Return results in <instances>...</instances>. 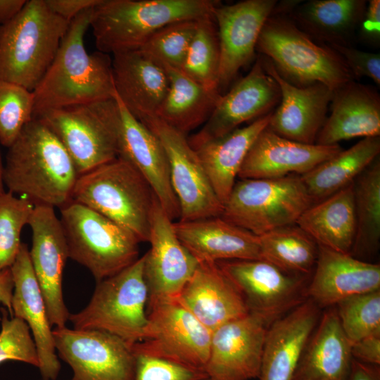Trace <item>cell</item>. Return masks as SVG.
<instances>
[{"label": "cell", "instance_id": "b9f144b4", "mask_svg": "<svg viewBox=\"0 0 380 380\" xmlns=\"http://www.w3.org/2000/svg\"><path fill=\"white\" fill-rule=\"evenodd\" d=\"M32 91L0 80V144L8 148L33 118Z\"/></svg>", "mask_w": 380, "mask_h": 380}, {"label": "cell", "instance_id": "7c38bea8", "mask_svg": "<svg viewBox=\"0 0 380 380\" xmlns=\"http://www.w3.org/2000/svg\"><path fill=\"white\" fill-rule=\"evenodd\" d=\"M140 122L158 137L166 153L172 187L179 205L178 220L220 216L223 205L186 134L156 116Z\"/></svg>", "mask_w": 380, "mask_h": 380}, {"label": "cell", "instance_id": "83f0119b", "mask_svg": "<svg viewBox=\"0 0 380 380\" xmlns=\"http://www.w3.org/2000/svg\"><path fill=\"white\" fill-rule=\"evenodd\" d=\"M182 245L200 262L262 260L259 237L220 216L173 222Z\"/></svg>", "mask_w": 380, "mask_h": 380}, {"label": "cell", "instance_id": "1f68e13d", "mask_svg": "<svg viewBox=\"0 0 380 380\" xmlns=\"http://www.w3.org/2000/svg\"><path fill=\"white\" fill-rule=\"evenodd\" d=\"M367 4L365 0L300 1L288 15L313 40L350 46Z\"/></svg>", "mask_w": 380, "mask_h": 380}, {"label": "cell", "instance_id": "7dc6e473", "mask_svg": "<svg viewBox=\"0 0 380 380\" xmlns=\"http://www.w3.org/2000/svg\"><path fill=\"white\" fill-rule=\"evenodd\" d=\"M361 37L372 43L379 42L380 38V1L371 0L360 25Z\"/></svg>", "mask_w": 380, "mask_h": 380}, {"label": "cell", "instance_id": "f35d334b", "mask_svg": "<svg viewBox=\"0 0 380 380\" xmlns=\"http://www.w3.org/2000/svg\"><path fill=\"white\" fill-rule=\"evenodd\" d=\"M335 305L341 328L351 345L380 334V290L346 298Z\"/></svg>", "mask_w": 380, "mask_h": 380}, {"label": "cell", "instance_id": "f6af8a7d", "mask_svg": "<svg viewBox=\"0 0 380 380\" xmlns=\"http://www.w3.org/2000/svg\"><path fill=\"white\" fill-rule=\"evenodd\" d=\"M344 60L354 78L367 77L380 85V54L350 46L329 45Z\"/></svg>", "mask_w": 380, "mask_h": 380}, {"label": "cell", "instance_id": "8fae6325", "mask_svg": "<svg viewBox=\"0 0 380 380\" xmlns=\"http://www.w3.org/2000/svg\"><path fill=\"white\" fill-rule=\"evenodd\" d=\"M146 312V334L132 347L133 353L205 371L212 331L177 299L148 302Z\"/></svg>", "mask_w": 380, "mask_h": 380}, {"label": "cell", "instance_id": "9a60e30c", "mask_svg": "<svg viewBox=\"0 0 380 380\" xmlns=\"http://www.w3.org/2000/svg\"><path fill=\"white\" fill-rule=\"evenodd\" d=\"M32 231L30 258L44 299L51 327H65L70 313L62 290L63 270L68 258L66 239L54 208L34 205L27 224Z\"/></svg>", "mask_w": 380, "mask_h": 380}, {"label": "cell", "instance_id": "e575fe53", "mask_svg": "<svg viewBox=\"0 0 380 380\" xmlns=\"http://www.w3.org/2000/svg\"><path fill=\"white\" fill-rule=\"evenodd\" d=\"M379 137L363 138L346 150L300 175L313 203L353 183L379 156Z\"/></svg>", "mask_w": 380, "mask_h": 380}, {"label": "cell", "instance_id": "9c48e42d", "mask_svg": "<svg viewBox=\"0 0 380 380\" xmlns=\"http://www.w3.org/2000/svg\"><path fill=\"white\" fill-rule=\"evenodd\" d=\"M34 118L58 139L79 176L118 157L120 110L115 96L47 110Z\"/></svg>", "mask_w": 380, "mask_h": 380}, {"label": "cell", "instance_id": "d6986e66", "mask_svg": "<svg viewBox=\"0 0 380 380\" xmlns=\"http://www.w3.org/2000/svg\"><path fill=\"white\" fill-rule=\"evenodd\" d=\"M279 84L265 70L259 56L249 72L222 94L203 128L193 134L198 139L222 137L243 122L255 120L279 104Z\"/></svg>", "mask_w": 380, "mask_h": 380}, {"label": "cell", "instance_id": "ffe728a7", "mask_svg": "<svg viewBox=\"0 0 380 380\" xmlns=\"http://www.w3.org/2000/svg\"><path fill=\"white\" fill-rule=\"evenodd\" d=\"M265 71L279 84V105L272 111L267 127L278 135L314 144L327 118L334 90L322 83L297 86L283 77L273 63L262 56Z\"/></svg>", "mask_w": 380, "mask_h": 380}, {"label": "cell", "instance_id": "4dcf8cb0", "mask_svg": "<svg viewBox=\"0 0 380 380\" xmlns=\"http://www.w3.org/2000/svg\"><path fill=\"white\" fill-rule=\"evenodd\" d=\"M352 360L351 343L331 308L320 317L292 380H347Z\"/></svg>", "mask_w": 380, "mask_h": 380}, {"label": "cell", "instance_id": "f546056e", "mask_svg": "<svg viewBox=\"0 0 380 380\" xmlns=\"http://www.w3.org/2000/svg\"><path fill=\"white\" fill-rule=\"evenodd\" d=\"M272 113L222 137L198 139L191 136L188 139L222 205L232 191L251 146L260 132L267 127Z\"/></svg>", "mask_w": 380, "mask_h": 380}, {"label": "cell", "instance_id": "277c9868", "mask_svg": "<svg viewBox=\"0 0 380 380\" xmlns=\"http://www.w3.org/2000/svg\"><path fill=\"white\" fill-rule=\"evenodd\" d=\"M70 23L45 0H27L13 20L0 25V80L32 91L53 62Z\"/></svg>", "mask_w": 380, "mask_h": 380}, {"label": "cell", "instance_id": "8d00e7d4", "mask_svg": "<svg viewBox=\"0 0 380 380\" xmlns=\"http://www.w3.org/2000/svg\"><path fill=\"white\" fill-rule=\"evenodd\" d=\"M262 260L299 275L311 272L318 255L317 243L297 225L258 236Z\"/></svg>", "mask_w": 380, "mask_h": 380}, {"label": "cell", "instance_id": "d6a6232c", "mask_svg": "<svg viewBox=\"0 0 380 380\" xmlns=\"http://www.w3.org/2000/svg\"><path fill=\"white\" fill-rule=\"evenodd\" d=\"M296 224L318 245L350 254L356 228L353 183L311 205Z\"/></svg>", "mask_w": 380, "mask_h": 380}, {"label": "cell", "instance_id": "52a82bcc", "mask_svg": "<svg viewBox=\"0 0 380 380\" xmlns=\"http://www.w3.org/2000/svg\"><path fill=\"white\" fill-rule=\"evenodd\" d=\"M68 258L87 268L97 281L111 277L139 257V239L129 230L81 203L61 208Z\"/></svg>", "mask_w": 380, "mask_h": 380}, {"label": "cell", "instance_id": "ac0fdd59", "mask_svg": "<svg viewBox=\"0 0 380 380\" xmlns=\"http://www.w3.org/2000/svg\"><path fill=\"white\" fill-rule=\"evenodd\" d=\"M277 3L276 0H245L230 5L220 3L215 7L220 93L253 58L261 30Z\"/></svg>", "mask_w": 380, "mask_h": 380}, {"label": "cell", "instance_id": "30bf717a", "mask_svg": "<svg viewBox=\"0 0 380 380\" xmlns=\"http://www.w3.org/2000/svg\"><path fill=\"white\" fill-rule=\"evenodd\" d=\"M313 201L300 176L241 179L223 204L220 217L260 236L293 225Z\"/></svg>", "mask_w": 380, "mask_h": 380}, {"label": "cell", "instance_id": "3957f363", "mask_svg": "<svg viewBox=\"0 0 380 380\" xmlns=\"http://www.w3.org/2000/svg\"><path fill=\"white\" fill-rule=\"evenodd\" d=\"M214 0H101L90 27L99 51L107 54L139 49L158 30L180 20L213 15Z\"/></svg>", "mask_w": 380, "mask_h": 380}, {"label": "cell", "instance_id": "7a4b0ae2", "mask_svg": "<svg viewBox=\"0 0 380 380\" xmlns=\"http://www.w3.org/2000/svg\"><path fill=\"white\" fill-rule=\"evenodd\" d=\"M79 175L56 135L32 118L8 148L4 170L9 192L34 205L60 209L71 201Z\"/></svg>", "mask_w": 380, "mask_h": 380}, {"label": "cell", "instance_id": "f5cc1de1", "mask_svg": "<svg viewBox=\"0 0 380 380\" xmlns=\"http://www.w3.org/2000/svg\"><path fill=\"white\" fill-rule=\"evenodd\" d=\"M4 164L2 162V158L0 152V194L3 193L4 191Z\"/></svg>", "mask_w": 380, "mask_h": 380}, {"label": "cell", "instance_id": "6da1fadb", "mask_svg": "<svg viewBox=\"0 0 380 380\" xmlns=\"http://www.w3.org/2000/svg\"><path fill=\"white\" fill-rule=\"evenodd\" d=\"M94 8L71 20L53 62L32 91L33 118L47 110L115 97L112 58L99 51L89 53L84 46Z\"/></svg>", "mask_w": 380, "mask_h": 380}, {"label": "cell", "instance_id": "681fc988", "mask_svg": "<svg viewBox=\"0 0 380 380\" xmlns=\"http://www.w3.org/2000/svg\"><path fill=\"white\" fill-rule=\"evenodd\" d=\"M347 380H380V366L364 363L353 358Z\"/></svg>", "mask_w": 380, "mask_h": 380}, {"label": "cell", "instance_id": "f907efd6", "mask_svg": "<svg viewBox=\"0 0 380 380\" xmlns=\"http://www.w3.org/2000/svg\"><path fill=\"white\" fill-rule=\"evenodd\" d=\"M13 287L14 284L11 268L0 271V303L7 308L11 317L13 316L11 300Z\"/></svg>", "mask_w": 380, "mask_h": 380}, {"label": "cell", "instance_id": "2e32d148", "mask_svg": "<svg viewBox=\"0 0 380 380\" xmlns=\"http://www.w3.org/2000/svg\"><path fill=\"white\" fill-rule=\"evenodd\" d=\"M149 250L144 255L148 302L176 300L199 262L177 238L156 198L151 214Z\"/></svg>", "mask_w": 380, "mask_h": 380}, {"label": "cell", "instance_id": "4316f807", "mask_svg": "<svg viewBox=\"0 0 380 380\" xmlns=\"http://www.w3.org/2000/svg\"><path fill=\"white\" fill-rule=\"evenodd\" d=\"M177 300L212 332L249 313L242 295L217 262H200Z\"/></svg>", "mask_w": 380, "mask_h": 380}, {"label": "cell", "instance_id": "d4e9b609", "mask_svg": "<svg viewBox=\"0 0 380 380\" xmlns=\"http://www.w3.org/2000/svg\"><path fill=\"white\" fill-rule=\"evenodd\" d=\"M315 268L306 296L319 308L380 290V265L355 258L349 253L318 245Z\"/></svg>", "mask_w": 380, "mask_h": 380}, {"label": "cell", "instance_id": "cb8c5ba5", "mask_svg": "<svg viewBox=\"0 0 380 380\" xmlns=\"http://www.w3.org/2000/svg\"><path fill=\"white\" fill-rule=\"evenodd\" d=\"M310 298L274 320L269 326L258 379L292 380L300 357L321 317Z\"/></svg>", "mask_w": 380, "mask_h": 380}, {"label": "cell", "instance_id": "7402d4cb", "mask_svg": "<svg viewBox=\"0 0 380 380\" xmlns=\"http://www.w3.org/2000/svg\"><path fill=\"white\" fill-rule=\"evenodd\" d=\"M342 150L338 144H307L282 137L267 127L258 135L238 174L240 179L302 175Z\"/></svg>", "mask_w": 380, "mask_h": 380}, {"label": "cell", "instance_id": "db71d44e", "mask_svg": "<svg viewBox=\"0 0 380 380\" xmlns=\"http://www.w3.org/2000/svg\"><path fill=\"white\" fill-rule=\"evenodd\" d=\"M203 380H214V379H211L210 377H207V378H205V379H204Z\"/></svg>", "mask_w": 380, "mask_h": 380}, {"label": "cell", "instance_id": "ee69618b", "mask_svg": "<svg viewBox=\"0 0 380 380\" xmlns=\"http://www.w3.org/2000/svg\"><path fill=\"white\" fill-rule=\"evenodd\" d=\"M134 355L136 370L133 380H203L208 377L204 370L146 355Z\"/></svg>", "mask_w": 380, "mask_h": 380}, {"label": "cell", "instance_id": "bcb514c9", "mask_svg": "<svg viewBox=\"0 0 380 380\" xmlns=\"http://www.w3.org/2000/svg\"><path fill=\"white\" fill-rule=\"evenodd\" d=\"M351 355L357 361L380 365V334L368 336L353 343Z\"/></svg>", "mask_w": 380, "mask_h": 380}, {"label": "cell", "instance_id": "484cf974", "mask_svg": "<svg viewBox=\"0 0 380 380\" xmlns=\"http://www.w3.org/2000/svg\"><path fill=\"white\" fill-rule=\"evenodd\" d=\"M115 95L139 121L155 116L169 87L167 73L158 61L141 50L113 54Z\"/></svg>", "mask_w": 380, "mask_h": 380}, {"label": "cell", "instance_id": "7bdbcfd3", "mask_svg": "<svg viewBox=\"0 0 380 380\" xmlns=\"http://www.w3.org/2000/svg\"><path fill=\"white\" fill-rule=\"evenodd\" d=\"M0 364L7 360L20 361L39 367L37 348L27 323L18 317H8L1 308Z\"/></svg>", "mask_w": 380, "mask_h": 380}, {"label": "cell", "instance_id": "4fadbf2b", "mask_svg": "<svg viewBox=\"0 0 380 380\" xmlns=\"http://www.w3.org/2000/svg\"><path fill=\"white\" fill-rule=\"evenodd\" d=\"M53 336L59 357L73 371L70 380H133L136 358L120 338L95 329L55 327Z\"/></svg>", "mask_w": 380, "mask_h": 380}, {"label": "cell", "instance_id": "74e56055", "mask_svg": "<svg viewBox=\"0 0 380 380\" xmlns=\"http://www.w3.org/2000/svg\"><path fill=\"white\" fill-rule=\"evenodd\" d=\"M219 70V39L213 15L198 20L196 32L180 70L207 89L220 92Z\"/></svg>", "mask_w": 380, "mask_h": 380}, {"label": "cell", "instance_id": "5b68a950", "mask_svg": "<svg viewBox=\"0 0 380 380\" xmlns=\"http://www.w3.org/2000/svg\"><path fill=\"white\" fill-rule=\"evenodd\" d=\"M156 196L144 177L118 157L80 175L71 201L84 205L148 242Z\"/></svg>", "mask_w": 380, "mask_h": 380}, {"label": "cell", "instance_id": "ab89813d", "mask_svg": "<svg viewBox=\"0 0 380 380\" xmlns=\"http://www.w3.org/2000/svg\"><path fill=\"white\" fill-rule=\"evenodd\" d=\"M198 20H186L165 25L155 32L139 49L160 63L180 70Z\"/></svg>", "mask_w": 380, "mask_h": 380}, {"label": "cell", "instance_id": "44dd1931", "mask_svg": "<svg viewBox=\"0 0 380 380\" xmlns=\"http://www.w3.org/2000/svg\"><path fill=\"white\" fill-rule=\"evenodd\" d=\"M118 101V157L134 167L147 180L168 217L179 219L177 198L172 187L170 167L165 149L158 137Z\"/></svg>", "mask_w": 380, "mask_h": 380}, {"label": "cell", "instance_id": "e0dca14e", "mask_svg": "<svg viewBox=\"0 0 380 380\" xmlns=\"http://www.w3.org/2000/svg\"><path fill=\"white\" fill-rule=\"evenodd\" d=\"M272 322L249 312L212 332L205 367L214 380L258 378L266 334Z\"/></svg>", "mask_w": 380, "mask_h": 380}, {"label": "cell", "instance_id": "d590c367", "mask_svg": "<svg viewBox=\"0 0 380 380\" xmlns=\"http://www.w3.org/2000/svg\"><path fill=\"white\" fill-rule=\"evenodd\" d=\"M355 236L350 254L355 258L372 256L380 246L379 156L353 182Z\"/></svg>", "mask_w": 380, "mask_h": 380}, {"label": "cell", "instance_id": "603a6c76", "mask_svg": "<svg viewBox=\"0 0 380 380\" xmlns=\"http://www.w3.org/2000/svg\"><path fill=\"white\" fill-rule=\"evenodd\" d=\"M10 268L14 284L11 300L13 315L24 320L31 330L39 358L38 368L43 380H56L60 373L61 363L27 244L22 243Z\"/></svg>", "mask_w": 380, "mask_h": 380}, {"label": "cell", "instance_id": "ba28073f", "mask_svg": "<svg viewBox=\"0 0 380 380\" xmlns=\"http://www.w3.org/2000/svg\"><path fill=\"white\" fill-rule=\"evenodd\" d=\"M144 260L143 255L118 273L97 281L88 305L70 315L73 328L106 331L131 347L141 341L148 325Z\"/></svg>", "mask_w": 380, "mask_h": 380}, {"label": "cell", "instance_id": "60d3db41", "mask_svg": "<svg viewBox=\"0 0 380 380\" xmlns=\"http://www.w3.org/2000/svg\"><path fill=\"white\" fill-rule=\"evenodd\" d=\"M34 208L30 201L11 192L0 194V271L14 262L22 244L21 232Z\"/></svg>", "mask_w": 380, "mask_h": 380}, {"label": "cell", "instance_id": "836d02e7", "mask_svg": "<svg viewBox=\"0 0 380 380\" xmlns=\"http://www.w3.org/2000/svg\"><path fill=\"white\" fill-rule=\"evenodd\" d=\"M163 65L169 87L155 116L186 134L206 122L222 94L207 89L179 69Z\"/></svg>", "mask_w": 380, "mask_h": 380}, {"label": "cell", "instance_id": "c3c4849f", "mask_svg": "<svg viewBox=\"0 0 380 380\" xmlns=\"http://www.w3.org/2000/svg\"><path fill=\"white\" fill-rule=\"evenodd\" d=\"M45 1L54 13L71 22L82 11L95 7L101 0H45Z\"/></svg>", "mask_w": 380, "mask_h": 380}, {"label": "cell", "instance_id": "8992f818", "mask_svg": "<svg viewBox=\"0 0 380 380\" xmlns=\"http://www.w3.org/2000/svg\"><path fill=\"white\" fill-rule=\"evenodd\" d=\"M256 50L273 63L283 77L297 86L319 82L335 90L355 79L335 50L315 42L288 15L271 14L261 30Z\"/></svg>", "mask_w": 380, "mask_h": 380}, {"label": "cell", "instance_id": "816d5d0a", "mask_svg": "<svg viewBox=\"0 0 380 380\" xmlns=\"http://www.w3.org/2000/svg\"><path fill=\"white\" fill-rule=\"evenodd\" d=\"M27 0H0V25L13 20L23 9Z\"/></svg>", "mask_w": 380, "mask_h": 380}, {"label": "cell", "instance_id": "f1b7e54d", "mask_svg": "<svg viewBox=\"0 0 380 380\" xmlns=\"http://www.w3.org/2000/svg\"><path fill=\"white\" fill-rule=\"evenodd\" d=\"M379 135L380 95L372 87L352 80L334 90L330 114L315 144L336 145L355 137Z\"/></svg>", "mask_w": 380, "mask_h": 380}, {"label": "cell", "instance_id": "5bb4252c", "mask_svg": "<svg viewBox=\"0 0 380 380\" xmlns=\"http://www.w3.org/2000/svg\"><path fill=\"white\" fill-rule=\"evenodd\" d=\"M242 295L249 312L271 322L307 299L305 277L265 260L217 262Z\"/></svg>", "mask_w": 380, "mask_h": 380}]
</instances>
